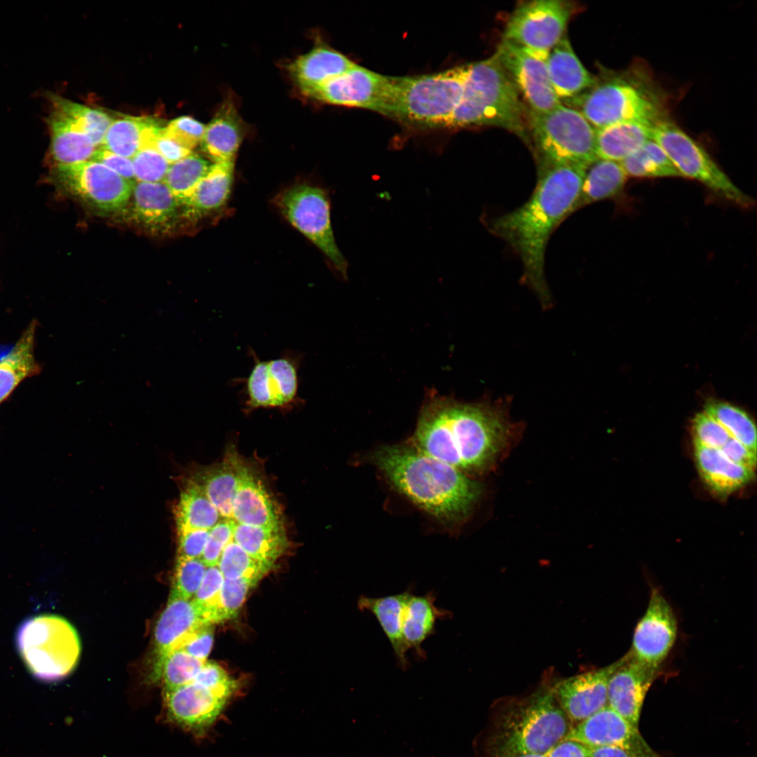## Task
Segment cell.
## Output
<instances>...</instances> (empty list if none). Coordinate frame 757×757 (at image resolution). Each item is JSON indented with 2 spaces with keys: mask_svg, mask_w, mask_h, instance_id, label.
I'll return each mask as SVG.
<instances>
[{
  "mask_svg": "<svg viewBox=\"0 0 757 757\" xmlns=\"http://www.w3.org/2000/svg\"><path fill=\"white\" fill-rule=\"evenodd\" d=\"M507 399L465 402L429 393L409 440L468 476L493 468L516 432Z\"/></svg>",
  "mask_w": 757,
  "mask_h": 757,
  "instance_id": "1",
  "label": "cell"
},
{
  "mask_svg": "<svg viewBox=\"0 0 757 757\" xmlns=\"http://www.w3.org/2000/svg\"><path fill=\"white\" fill-rule=\"evenodd\" d=\"M585 171L572 165L539 168L536 186L528 200L489 223V230L520 259L523 280L544 307L551 300L545 278L547 243L563 220L576 210Z\"/></svg>",
  "mask_w": 757,
  "mask_h": 757,
  "instance_id": "2",
  "label": "cell"
},
{
  "mask_svg": "<svg viewBox=\"0 0 757 757\" xmlns=\"http://www.w3.org/2000/svg\"><path fill=\"white\" fill-rule=\"evenodd\" d=\"M370 459L394 489L445 525L463 521L482 493L480 482L410 441L382 446Z\"/></svg>",
  "mask_w": 757,
  "mask_h": 757,
  "instance_id": "3",
  "label": "cell"
},
{
  "mask_svg": "<svg viewBox=\"0 0 757 757\" xmlns=\"http://www.w3.org/2000/svg\"><path fill=\"white\" fill-rule=\"evenodd\" d=\"M572 723L552 687L512 702L496 716L488 738L493 757L548 753L566 738Z\"/></svg>",
  "mask_w": 757,
  "mask_h": 757,
  "instance_id": "4",
  "label": "cell"
},
{
  "mask_svg": "<svg viewBox=\"0 0 757 757\" xmlns=\"http://www.w3.org/2000/svg\"><path fill=\"white\" fill-rule=\"evenodd\" d=\"M525 119L519 92L495 55L470 64L463 97L449 128L493 125L526 139Z\"/></svg>",
  "mask_w": 757,
  "mask_h": 757,
  "instance_id": "5",
  "label": "cell"
},
{
  "mask_svg": "<svg viewBox=\"0 0 757 757\" xmlns=\"http://www.w3.org/2000/svg\"><path fill=\"white\" fill-rule=\"evenodd\" d=\"M470 64L414 76H399L393 119L419 129L449 128L463 94Z\"/></svg>",
  "mask_w": 757,
  "mask_h": 757,
  "instance_id": "6",
  "label": "cell"
},
{
  "mask_svg": "<svg viewBox=\"0 0 757 757\" xmlns=\"http://www.w3.org/2000/svg\"><path fill=\"white\" fill-rule=\"evenodd\" d=\"M529 122L539 168L572 165L586 169L598 159L596 129L576 109L561 104L544 113L530 111Z\"/></svg>",
  "mask_w": 757,
  "mask_h": 757,
  "instance_id": "7",
  "label": "cell"
},
{
  "mask_svg": "<svg viewBox=\"0 0 757 757\" xmlns=\"http://www.w3.org/2000/svg\"><path fill=\"white\" fill-rule=\"evenodd\" d=\"M16 642L29 671L45 681H57L70 674L81 650L79 639L72 625L51 614L25 620L18 629Z\"/></svg>",
  "mask_w": 757,
  "mask_h": 757,
  "instance_id": "8",
  "label": "cell"
},
{
  "mask_svg": "<svg viewBox=\"0 0 757 757\" xmlns=\"http://www.w3.org/2000/svg\"><path fill=\"white\" fill-rule=\"evenodd\" d=\"M568 100L595 129L630 121L654 126L664 119L657 95L643 83L630 79L607 81Z\"/></svg>",
  "mask_w": 757,
  "mask_h": 757,
  "instance_id": "9",
  "label": "cell"
},
{
  "mask_svg": "<svg viewBox=\"0 0 757 757\" xmlns=\"http://www.w3.org/2000/svg\"><path fill=\"white\" fill-rule=\"evenodd\" d=\"M652 139L666 153L681 174L697 180L718 196L742 207L752 199L740 190L693 138L667 120L656 123Z\"/></svg>",
  "mask_w": 757,
  "mask_h": 757,
  "instance_id": "10",
  "label": "cell"
},
{
  "mask_svg": "<svg viewBox=\"0 0 757 757\" xmlns=\"http://www.w3.org/2000/svg\"><path fill=\"white\" fill-rule=\"evenodd\" d=\"M285 219L328 258L345 278L348 263L339 250L330 221V205L322 189L308 184L292 186L275 199Z\"/></svg>",
  "mask_w": 757,
  "mask_h": 757,
  "instance_id": "11",
  "label": "cell"
},
{
  "mask_svg": "<svg viewBox=\"0 0 757 757\" xmlns=\"http://www.w3.org/2000/svg\"><path fill=\"white\" fill-rule=\"evenodd\" d=\"M398 76H389L355 64L352 68L304 95L319 102L367 109L393 117Z\"/></svg>",
  "mask_w": 757,
  "mask_h": 757,
  "instance_id": "12",
  "label": "cell"
},
{
  "mask_svg": "<svg viewBox=\"0 0 757 757\" xmlns=\"http://www.w3.org/2000/svg\"><path fill=\"white\" fill-rule=\"evenodd\" d=\"M252 367L244 378L245 405L248 410L284 409L299 400V369L301 354L290 351L279 357L261 360L252 350Z\"/></svg>",
  "mask_w": 757,
  "mask_h": 757,
  "instance_id": "13",
  "label": "cell"
},
{
  "mask_svg": "<svg viewBox=\"0 0 757 757\" xmlns=\"http://www.w3.org/2000/svg\"><path fill=\"white\" fill-rule=\"evenodd\" d=\"M572 12V6L564 1L525 2L510 15L503 39L531 50L549 53L563 37Z\"/></svg>",
  "mask_w": 757,
  "mask_h": 757,
  "instance_id": "14",
  "label": "cell"
},
{
  "mask_svg": "<svg viewBox=\"0 0 757 757\" xmlns=\"http://www.w3.org/2000/svg\"><path fill=\"white\" fill-rule=\"evenodd\" d=\"M56 174L67 190L103 212L124 207L134 186L102 163L92 160L56 165Z\"/></svg>",
  "mask_w": 757,
  "mask_h": 757,
  "instance_id": "15",
  "label": "cell"
},
{
  "mask_svg": "<svg viewBox=\"0 0 757 757\" xmlns=\"http://www.w3.org/2000/svg\"><path fill=\"white\" fill-rule=\"evenodd\" d=\"M548 53L503 39L495 54L535 113L547 112L561 104L548 76Z\"/></svg>",
  "mask_w": 757,
  "mask_h": 757,
  "instance_id": "16",
  "label": "cell"
},
{
  "mask_svg": "<svg viewBox=\"0 0 757 757\" xmlns=\"http://www.w3.org/2000/svg\"><path fill=\"white\" fill-rule=\"evenodd\" d=\"M676 635L677 622L672 608L657 588L652 589L646 613L635 628L629 653L636 662L659 671Z\"/></svg>",
  "mask_w": 757,
  "mask_h": 757,
  "instance_id": "17",
  "label": "cell"
},
{
  "mask_svg": "<svg viewBox=\"0 0 757 757\" xmlns=\"http://www.w3.org/2000/svg\"><path fill=\"white\" fill-rule=\"evenodd\" d=\"M236 688H212L191 682L165 690L168 716L178 725L201 733L216 721Z\"/></svg>",
  "mask_w": 757,
  "mask_h": 757,
  "instance_id": "18",
  "label": "cell"
},
{
  "mask_svg": "<svg viewBox=\"0 0 757 757\" xmlns=\"http://www.w3.org/2000/svg\"><path fill=\"white\" fill-rule=\"evenodd\" d=\"M565 739L578 741L588 747L613 746L640 757H660L644 739L639 728L608 705L572 725Z\"/></svg>",
  "mask_w": 757,
  "mask_h": 757,
  "instance_id": "19",
  "label": "cell"
},
{
  "mask_svg": "<svg viewBox=\"0 0 757 757\" xmlns=\"http://www.w3.org/2000/svg\"><path fill=\"white\" fill-rule=\"evenodd\" d=\"M622 661V657L606 667L573 676L552 686L554 696L572 725L607 706L608 681Z\"/></svg>",
  "mask_w": 757,
  "mask_h": 757,
  "instance_id": "20",
  "label": "cell"
},
{
  "mask_svg": "<svg viewBox=\"0 0 757 757\" xmlns=\"http://www.w3.org/2000/svg\"><path fill=\"white\" fill-rule=\"evenodd\" d=\"M658 672L636 662L628 652L609 679L607 705L639 728L646 695Z\"/></svg>",
  "mask_w": 757,
  "mask_h": 757,
  "instance_id": "21",
  "label": "cell"
},
{
  "mask_svg": "<svg viewBox=\"0 0 757 757\" xmlns=\"http://www.w3.org/2000/svg\"><path fill=\"white\" fill-rule=\"evenodd\" d=\"M131 196L133 219L151 232H168L182 214L179 202L163 182H137Z\"/></svg>",
  "mask_w": 757,
  "mask_h": 757,
  "instance_id": "22",
  "label": "cell"
},
{
  "mask_svg": "<svg viewBox=\"0 0 757 757\" xmlns=\"http://www.w3.org/2000/svg\"><path fill=\"white\" fill-rule=\"evenodd\" d=\"M238 475L233 520L255 526L273 527L282 524L280 512L262 482L239 459Z\"/></svg>",
  "mask_w": 757,
  "mask_h": 757,
  "instance_id": "23",
  "label": "cell"
},
{
  "mask_svg": "<svg viewBox=\"0 0 757 757\" xmlns=\"http://www.w3.org/2000/svg\"><path fill=\"white\" fill-rule=\"evenodd\" d=\"M206 624L191 599L170 594L155 627L154 670L166 654L177 649L189 634Z\"/></svg>",
  "mask_w": 757,
  "mask_h": 757,
  "instance_id": "24",
  "label": "cell"
},
{
  "mask_svg": "<svg viewBox=\"0 0 757 757\" xmlns=\"http://www.w3.org/2000/svg\"><path fill=\"white\" fill-rule=\"evenodd\" d=\"M355 63L340 52L318 45L287 67L302 93L317 88L352 68Z\"/></svg>",
  "mask_w": 757,
  "mask_h": 757,
  "instance_id": "25",
  "label": "cell"
},
{
  "mask_svg": "<svg viewBox=\"0 0 757 757\" xmlns=\"http://www.w3.org/2000/svg\"><path fill=\"white\" fill-rule=\"evenodd\" d=\"M413 593L407 589L402 593L381 597L360 596L357 607L371 613L377 620L388 639L398 665L403 670L409 667L407 653L409 648L403 636V620L407 602Z\"/></svg>",
  "mask_w": 757,
  "mask_h": 757,
  "instance_id": "26",
  "label": "cell"
},
{
  "mask_svg": "<svg viewBox=\"0 0 757 757\" xmlns=\"http://www.w3.org/2000/svg\"><path fill=\"white\" fill-rule=\"evenodd\" d=\"M694 456L701 478L714 493L725 496L749 484L754 470L737 464L719 449L694 442Z\"/></svg>",
  "mask_w": 757,
  "mask_h": 757,
  "instance_id": "27",
  "label": "cell"
},
{
  "mask_svg": "<svg viewBox=\"0 0 757 757\" xmlns=\"http://www.w3.org/2000/svg\"><path fill=\"white\" fill-rule=\"evenodd\" d=\"M547 67L552 86L560 100L571 99L595 85V79L583 67L564 35L550 50Z\"/></svg>",
  "mask_w": 757,
  "mask_h": 757,
  "instance_id": "28",
  "label": "cell"
},
{
  "mask_svg": "<svg viewBox=\"0 0 757 757\" xmlns=\"http://www.w3.org/2000/svg\"><path fill=\"white\" fill-rule=\"evenodd\" d=\"M243 134V124L236 107L226 101L206 125L200 149L213 163L235 162Z\"/></svg>",
  "mask_w": 757,
  "mask_h": 757,
  "instance_id": "29",
  "label": "cell"
},
{
  "mask_svg": "<svg viewBox=\"0 0 757 757\" xmlns=\"http://www.w3.org/2000/svg\"><path fill=\"white\" fill-rule=\"evenodd\" d=\"M235 162L212 163L180 205L183 215L200 217L222 207L231 190Z\"/></svg>",
  "mask_w": 757,
  "mask_h": 757,
  "instance_id": "30",
  "label": "cell"
},
{
  "mask_svg": "<svg viewBox=\"0 0 757 757\" xmlns=\"http://www.w3.org/2000/svg\"><path fill=\"white\" fill-rule=\"evenodd\" d=\"M163 128L151 117L123 116L112 120L100 147L131 159L142 148L151 146Z\"/></svg>",
  "mask_w": 757,
  "mask_h": 757,
  "instance_id": "31",
  "label": "cell"
},
{
  "mask_svg": "<svg viewBox=\"0 0 757 757\" xmlns=\"http://www.w3.org/2000/svg\"><path fill=\"white\" fill-rule=\"evenodd\" d=\"M46 123L50 135V154L57 165H72L91 159L97 148L71 121L51 109Z\"/></svg>",
  "mask_w": 757,
  "mask_h": 757,
  "instance_id": "32",
  "label": "cell"
},
{
  "mask_svg": "<svg viewBox=\"0 0 757 757\" xmlns=\"http://www.w3.org/2000/svg\"><path fill=\"white\" fill-rule=\"evenodd\" d=\"M432 592L423 595L412 594L406 606L403 620V636L409 648L421 658H425L423 642L435 633L438 620L449 618V611L435 604Z\"/></svg>",
  "mask_w": 757,
  "mask_h": 757,
  "instance_id": "33",
  "label": "cell"
},
{
  "mask_svg": "<svg viewBox=\"0 0 757 757\" xmlns=\"http://www.w3.org/2000/svg\"><path fill=\"white\" fill-rule=\"evenodd\" d=\"M653 125L636 121L622 122L596 129L598 159L621 162L652 139Z\"/></svg>",
  "mask_w": 757,
  "mask_h": 757,
  "instance_id": "34",
  "label": "cell"
},
{
  "mask_svg": "<svg viewBox=\"0 0 757 757\" xmlns=\"http://www.w3.org/2000/svg\"><path fill=\"white\" fill-rule=\"evenodd\" d=\"M232 540L251 557L273 566L288 546L282 524L264 527L236 523Z\"/></svg>",
  "mask_w": 757,
  "mask_h": 757,
  "instance_id": "35",
  "label": "cell"
},
{
  "mask_svg": "<svg viewBox=\"0 0 757 757\" xmlns=\"http://www.w3.org/2000/svg\"><path fill=\"white\" fill-rule=\"evenodd\" d=\"M238 458L230 454L218 466L200 473L195 481L223 519L233 520V502L238 489Z\"/></svg>",
  "mask_w": 757,
  "mask_h": 757,
  "instance_id": "36",
  "label": "cell"
},
{
  "mask_svg": "<svg viewBox=\"0 0 757 757\" xmlns=\"http://www.w3.org/2000/svg\"><path fill=\"white\" fill-rule=\"evenodd\" d=\"M627 177L620 163L596 160L585 169L576 210L618 196L625 186Z\"/></svg>",
  "mask_w": 757,
  "mask_h": 757,
  "instance_id": "37",
  "label": "cell"
},
{
  "mask_svg": "<svg viewBox=\"0 0 757 757\" xmlns=\"http://www.w3.org/2000/svg\"><path fill=\"white\" fill-rule=\"evenodd\" d=\"M35 328L32 322L11 351L0 360V403L22 380L39 371L34 355Z\"/></svg>",
  "mask_w": 757,
  "mask_h": 757,
  "instance_id": "38",
  "label": "cell"
},
{
  "mask_svg": "<svg viewBox=\"0 0 757 757\" xmlns=\"http://www.w3.org/2000/svg\"><path fill=\"white\" fill-rule=\"evenodd\" d=\"M177 532L210 530L223 518L202 489L193 480L188 482L175 509Z\"/></svg>",
  "mask_w": 757,
  "mask_h": 757,
  "instance_id": "39",
  "label": "cell"
},
{
  "mask_svg": "<svg viewBox=\"0 0 757 757\" xmlns=\"http://www.w3.org/2000/svg\"><path fill=\"white\" fill-rule=\"evenodd\" d=\"M52 109L59 111L88 135L95 146H101L112 118L105 112L74 102L57 95H48Z\"/></svg>",
  "mask_w": 757,
  "mask_h": 757,
  "instance_id": "40",
  "label": "cell"
},
{
  "mask_svg": "<svg viewBox=\"0 0 757 757\" xmlns=\"http://www.w3.org/2000/svg\"><path fill=\"white\" fill-rule=\"evenodd\" d=\"M627 176L634 177H681L663 149L648 140L622 161Z\"/></svg>",
  "mask_w": 757,
  "mask_h": 757,
  "instance_id": "41",
  "label": "cell"
},
{
  "mask_svg": "<svg viewBox=\"0 0 757 757\" xmlns=\"http://www.w3.org/2000/svg\"><path fill=\"white\" fill-rule=\"evenodd\" d=\"M703 411L720 423L732 438L756 452V424L745 411L728 402L711 401Z\"/></svg>",
  "mask_w": 757,
  "mask_h": 757,
  "instance_id": "42",
  "label": "cell"
},
{
  "mask_svg": "<svg viewBox=\"0 0 757 757\" xmlns=\"http://www.w3.org/2000/svg\"><path fill=\"white\" fill-rule=\"evenodd\" d=\"M212 163L196 154L170 164L163 183L180 203L208 172Z\"/></svg>",
  "mask_w": 757,
  "mask_h": 757,
  "instance_id": "43",
  "label": "cell"
},
{
  "mask_svg": "<svg viewBox=\"0 0 757 757\" xmlns=\"http://www.w3.org/2000/svg\"><path fill=\"white\" fill-rule=\"evenodd\" d=\"M206 660L193 657L180 649L166 654L153 671V679L161 681L163 690H172L193 681Z\"/></svg>",
  "mask_w": 757,
  "mask_h": 757,
  "instance_id": "44",
  "label": "cell"
},
{
  "mask_svg": "<svg viewBox=\"0 0 757 757\" xmlns=\"http://www.w3.org/2000/svg\"><path fill=\"white\" fill-rule=\"evenodd\" d=\"M217 566L224 578L258 582L274 567L251 557L232 539L224 548Z\"/></svg>",
  "mask_w": 757,
  "mask_h": 757,
  "instance_id": "45",
  "label": "cell"
},
{
  "mask_svg": "<svg viewBox=\"0 0 757 757\" xmlns=\"http://www.w3.org/2000/svg\"><path fill=\"white\" fill-rule=\"evenodd\" d=\"M224 577L217 566L207 567L202 582L191 601L207 624L219 622V602Z\"/></svg>",
  "mask_w": 757,
  "mask_h": 757,
  "instance_id": "46",
  "label": "cell"
},
{
  "mask_svg": "<svg viewBox=\"0 0 757 757\" xmlns=\"http://www.w3.org/2000/svg\"><path fill=\"white\" fill-rule=\"evenodd\" d=\"M206 569L200 558L177 557L170 594L191 599L202 582Z\"/></svg>",
  "mask_w": 757,
  "mask_h": 757,
  "instance_id": "47",
  "label": "cell"
},
{
  "mask_svg": "<svg viewBox=\"0 0 757 757\" xmlns=\"http://www.w3.org/2000/svg\"><path fill=\"white\" fill-rule=\"evenodd\" d=\"M257 582L247 578L224 579L219 594V622L236 616L248 592Z\"/></svg>",
  "mask_w": 757,
  "mask_h": 757,
  "instance_id": "48",
  "label": "cell"
},
{
  "mask_svg": "<svg viewBox=\"0 0 757 757\" xmlns=\"http://www.w3.org/2000/svg\"><path fill=\"white\" fill-rule=\"evenodd\" d=\"M131 161L136 181L139 182H163L170 165L152 146L142 148Z\"/></svg>",
  "mask_w": 757,
  "mask_h": 757,
  "instance_id": "49",
  "label": "cell"
},
{
  "mask_svg": "<svg viewBox=\"0 0 757 757\" xmlns=\"http://www.w3.org/2000/svg\"><path fill=\"white\" fill-rule=\"evenodd\" d=\"M692 431L694 442L709 448L720 449L732 437L720 423L704 411L695 416Z\"/></svg>",
  "mask_w": 757,
  "mask_h": 757,
  "instance_id": "50",
  "label": "cell"
},
{
  "mask_svg": "<svg viewBox=\"0 0 757 757\" xmlns=\"http://www.w3.org/2000/svg\"><path fill=\"white\" fill-rule=\"evenodd\" d=\"M206 125L195 118L183 116L170 121L163 127L162 133L181 145L192 149L200 144Z\"/></svg>",
  "mask_w": 757,
  "mask_h": 757,
  "instance_id": "51",
  "label": "cell"
},
{
  "mask_svg": "<svg viewBox=\"0 0 757 757\" xmlns=\"http://www.w3.org/2000/svg\"><path fill=\"white\" fill-rule=\"evenodd\" d=\"M236 521L222 519L210 529V535L203 552L200 557L205 565L217 566L225 546L231 540Z\"/></svg>",
  "mask_w": 757,
  "mask_h": 757,
  "instance_id": "52",
  "label": "cell"
},
{
  "mask_svg": "<svg viewBox=\"0 0 757 757\" xmlns=\"http://www.w3.org/2000/svg\"><path fill=\"white\" fill-rule=\"evenodd\" d=\"M212 625L200 626L189 634L177 649H180L196 658L206 660L213 643Z\"/></svg>",
  "mask_w": 757,
  "mask_h": 757,
  "instance_id": "53",
  "label": "cell"
},
{
  "mask_svg": "<svg viewBox=\"0 0 757 757\" xmlns=\"http://www.w3.org/2000/svg\"><path fill=\"white\" fill-rule=\"evenodd\" d=\"M210 535V530L193 529L178 532V557L198 559L201 557Z\"/></svg>",
  "mask_w": 757,
  "mask_h": 757,
  "instance_id": "54",
  "label": "cell"
},
{
  "mask_svg": "<svg viewBox=\"0 0 757 757\" xmlns=\"http://www.w3.org/2000/svg\"><path fill=\"white\" fill-rule=\"evenodd\" d=\"M90 160L102 163L132 185L137 182L131 159L99 147Z\"/></svg>",
  "mask_w": 757,
  "mask_h": 757,
  "instance_id": "55",
  "label": "cell"
},
{
  "mask_svg": "<svg viewBox=\"0 0 757 757\" xmlns=\"http://www.w3.org/2000/svg\"><path fill=\"white\" fill-rule=\"evenodd\" d=\"M192 682L212 688L237 687L236 681L221 667L207 660Z\"/></svg>",
  "mask_w": 757,
  "mask_h": 757,
  "instance_id": "56",
  "label": "cell"
},
{
  "mask_svg": "<svg viewBox=\"0 0 757 757\" xmlns=\"http://www.w3.org/2000/svg\"><path fill=\"white\" fill-rule=\"evenodd\" d=\"M151 146L169 164H172L192 154V151L161 133L154 140Z\"/></svg>",
  "mask_w": 757,
  "mask_h": 757,
  "instance_id": "57",
  "label": "cell"
},
{
  "mask_svg": "<svg viewBox=\"0 0 757 757\" xmlns=\"http://www.w3.org/2000/svg\"><path fill=\"white\" fill-rule=\"evenodd\" d=\"M720 450L732 462L752 470L755 469L756 452L751 451L737 439L730 437Z\"/></svg>",
  "mask_w": 757,
  "mask_h": 757,
  "instance_id": "58",
  "label": "cell"
},
{
  "mask_svg": "<svg viewBox=\"0 0 757 757\" xmlns=\"http://www.w3.org/2000/svg\"><path fill=\"white\" fill-rule=\"evenodd\" d=\"M548 757H590L589 749L583 744L569 739H564L557 744L547 753Z\"/></svg>",
  "mask_w": 757,
  "mask_h": 757,
  "instance_id": "59",
  "label": "cell"
},
{
  "mask_svg": "<svg viewBox=\"0 0 757 757\" xmlns=\"http://www.w3.org/2000/svg\"><path fill=\"white\" fill-rule=\"evenodd\" d=\"M588 749L590 757H640L627 749L618 746H602L588 747Z\"/></svg>",
  "mask_w": 757,
  "mask_h": 757,
  "instance_id": "60",
  "label": "cell"
},
{
  "mask_svg": "<svg viewBox=\"0 0 757 757\" xmlns=\"http://www.w3.org/2000/svg\"><path fill=\"white\" fill-rule=\"evenodd\" d=\"M516 757H548L547 753H526Z\"/></svg>",
  "mask_w": 757,
  "mask_h": 757,
  "instance_id": "61",
  "label": "cell"
}]
</instances>
